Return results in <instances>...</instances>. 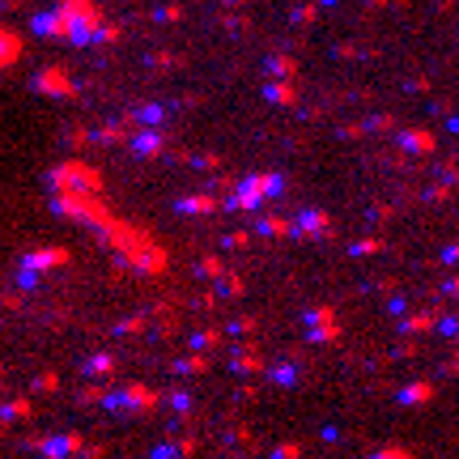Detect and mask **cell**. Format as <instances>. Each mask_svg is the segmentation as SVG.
Segmentation results:
<instances>
[{
	"instance_id": "obj_14",
	"label": "cell",
	"mask_w": 459,
	"mask_h": 459,
	"mask_svg": "<svg viewBox=\"0 0 459 459\" xmlns=\"http://www.w3.org/2000/svg\"><path fill=\"white\" fill-rule=\"evenodd\" d=\"M85 375H98V379L115 375V358H111V353H94V358L85 362Z\"/></svg>"
},
{
	"instance_id": "obj_3",
	"label": "cell",
	"mask_w": 459,
	"mask_h": 459,
	"mask_svg": "<svg viewBox=\"0 0 459 459\" xmlns=\"http://www.w3.org/2000/svg\"><path fill=\"white\" fill-rule=\"evenodd\" d=\"M51 192H102V175L85 162H60L47 170Z\"/></svg>"
},
{
	"instance_id": "obj_5",
	"label": "cell",
	"mask_w": 459,
	"mask_h": 459,
	"mask_svg": "<svg viewBox=\"0 0 459 459\" xmlns=\"http://www.w3.org/2000/svg\"><path fill=\"white\" fill-rule=\"evenodd\" d=\"M102 409H136V413H149V409H157V392L153 387H145V383H123V392H111V396H102Z\"/></svg>"
},
{
	"instance_id": "obj_12",
	"label": "cell",
	"mask_w": 459,
	"mask_h": 459,
	"mask_svg": "<svg viewBox=\"0 0 459 459\" xmlns=\"http://www.w3.org/2000/svg\"><path fill=\"white\" fill-rule=\"evenodd\" d=\"M21 60V34H13L9 26H0V68H13Z\"/></svg>"
},
{
	"instance_id": "obj_19",
	"label": "cell",
	"mask_w": 459,
	"mask_h": 459,
	"mask_svg": "<svg viewBox=\"0 0 459 459\" xmlns=\"http://www.w3.org/2000/svg\"><path fill=\"white\" fill-rule=\"evenodd\" d=\"M217 341H221V336H217V332H209V328H204V332H196V336H192V349H213V345H217Z\"/></svg>"
},
{
	"instance_id": "obj_20",
	"label": "cell",
	"mask_w": 459,
	"mask_h": 459,
	"mask_svg": "<svg viewBox=\"0 0 459 459\" xmlns=\"http://www.w3.org/2000/svg\"><path fill=\"white\" fill-rule=\"evenodd\" d=\"M94 140H102V145H115V140H123V128H102Z\"/></svg>"
},
{
	"instance_id": "obj_2",
	"label": "cell",
	"mask_w": 459,
	"mask_h": 459,
	"mask_svg": "<svg viewBox=\"0 0 459 459\" xmlns=\"http://www.w3.org/2000/svg\"><path fill=\"white\" fill-rule=\"evenodd\" d=\"M51 209L68 221H81V226L98 230V234L115 221V213L102 204V192H51Z\"/></svg>"
},
{
	"instance_id": "obj_25",
	"label": "cell",
	"mask_w": 459,
	"mask_h": 459,
	"mask_svg": "<svg viewBox=\"0 0 459 459\" xmlns=\"http://www.w3.org/2000/svg\"><path fill=\"white\" fill-rule=\"evenodd\" d=\"M170 404H175V409H179V413H187V409H192V400H187V396H183V392H179V396H170Z\"/></svg>"
},
{
	"instance_id": "obj_8",
	"label": "cell",
	"mask_w": 459,
	"mask_h": 459,
	"mask_svg": "<svg viewBox=\"0 0 459 459\" xmlns=\"http://www.w3.org/2000/svg\"><path fill=\"white\" fill-rule=\"evenodd\" d=\"M34 89L47 94V98H72V94H77V81H72L60 64H47V68L34 77Z\"/></svg>"
},
{
	"instance_id": "obj_1",
	"label": "cell",
	"mask_w": 459,
	"mask_h": 459,
	"mask_svg": "<svg viewBox=\"0 0 459 459\" xmlns=\"http://www.w3.org/2000/svg\"><path fill=\"white\" fill-rule=\"evenodd\" d=\"M102 238L111 243V251L119 255L123 268H136V272H149V277L166 268V251H162L145 230H132V226H123L119 217L102 230Z\"/></svg>"
},
{
	"instance_id": "obj_24",
	"label": "cell",
	"mask_w": 459,
	"mask_h": 459,
	"mask_svg": "<svg viewBox=\"0 0 459 459\" xmlns=\"http://www.w3.org/2000/svg\"><path fill=\"white\" fill-rule=\"evenodd\" d=\"M157 21H179V9H175V4H166V9H157Z\"/></svg>"
},
{
	"instance_id": "obj_6",
	"label": "cell",
	"mask_w": 459,
	"mask_h": 459,
	"mask_svg": "<svg viewBox=\"0 0 459 459\" xmlns=\"http://www.w3.org/2000/svg\"><path fill=\"white\" fill-rule=\"evenodd\" d=\"M30 30H34L38 38H72V13H68L64 4H55V9H47V13H34Z\"/></svg>"
},
{
	"instance_id": "obj_21",
	"label": "cell",
	"mask_w": 459,
	"mask_h": 459,
	"mask_svg": "<svg viewBox=\"0 0 459 459\" xmlns=\"http://www.w3.org/2000/svg\"><path fill=\"white\" fill-rule=\"evenodd\" d=\"M260 230H264V234H285V230H289V226H285V221H277V217H268V221H264V226H260Z\"/></svg>"
},
{
	"instance_id": "obj_13",
	"label": "cell",
	"mask_w": 459,
	"mask_h": 459,
	"mask_svg": "<svg viewBox=\"0 0 459 459\" xmlns=\"http://www.w3.org/2000/svg\"><path fill=\"white\" fill-rule=\"evenodd\" d=\"M175 209H179V213H187V217H196V213H213V209H217V200L204 192V196H183Z\"/></svg>"
},
{
	"instance_id": "obj_16",
	"label": "cell",
	"mask_w": 459,
	"mask_h": 459,
	"mask_svg": "<svg viewBox=\"0 0 459 459\" xmlns=\"http://www.w3.org/2000/svg\"><path fill=\"white\" fill-rule=\"evenodd\" d=\"M145 328H149V319L145 315H132V319L115 323V336H132V332H145Z\"/></svg>"
},
{
	"instance_id": "obj_23",
	"label": "cell",
	"mask_w": 459,
	"mask_h": 459,
	"mask_svg": "<svg viewBox=\"0 0 459 459\" xmlns=\"http://www.w3.org/2000/svg\"><path fill=\"white\" fill-rule=\"evenodd\" d=\"M136 119H145V123H157V119H162V106H145Z\"/></svg>"
},
{
	"instance_id": "obj_10",
	"label": "cell",
	"mask_w": 459,
	"mask_h": 459,
	"mask_svg": "<svg viewBox=\"0 0 459 459\" xmlns=\"http://www.w3.org/2000/svg\"><path fill=\"white\" fill-rule=\"evenodd\" d=\"M132 149H136L140 157H157V153L166 149V132H162V128H136Z\"/></svg>"
},
{
	"instance_id": "obj_22",
	"label": "cell",
	"mask_w": 459,
	"mask_h": 459,
	"mask_svg": "<svg viewBox=\"0 0 459 459\" xmlns=\"http://www.w3.org/2000/svg\"><path fill=\"white\" fill-rule=\"evenodd\" d=\"M115 38H119V26H102L98 30V43H115Z\"/></svg>"
},
{
	"instance_id": "obj_4",
	"label": "cell",
	"mask_w": 459,
	"mask_h": 459,
	"mask_svg": "<svg viewBox=\"0 0 459 459\" xmlns=\"http://www.w3.org/2000/svg\"><path fill=\"white\" fill-rule=\"evenodd\" d=\"M68 13H72V47H89V43H98V30H102V13H98V4L94 0H60Z\"/></svg>"
},
{
	"instance_id": "obj_18",
	"label": "cell",
	"mask_w": 459,
	"mask_h": 459,
	"mask_svg": "<svg viewBox=\"0 0 459 459\" xmlns=\"http://www.w3.org/2000/svg\"><path fill=\"white\" fill-rule=\"evenodd\" d=\"M34 409H30V400H13V404H4V417H13V421H21V417H30Z\"/></svg>"
},
{
	"instance_id": "obj_17",
	"label": "cell",
	"mask_w": 459,
	"mask_h": 459,
	"mask_svg": "<svg viewBox=\"0 0 459 459\" xmlns=\"http://www.w3.org/2000/svg\"><path fill=\"white\" fill-rule=\"evenodd\" d=\"M196 272H200V277H213V281H217V277H226V268H221L217 260H209V255H204V260L196 264Z\"/></svg>"
},
{
	"instance_id": "obj_11",
	"label": "cell",
	"mask_w": 459,
	"mask_h": 459,
	"mask_svg": "<svg viewBox=\"0 0 459 459\" xmlns=\"http://www.w3.org/2000/svg\"><path fill=\"white\" fill-rule=\"evenodd\" d=\"M34 447H38L43 455H77V451H85L77 434H60V438H47V443H34Z\"/></svg>"
},
{
	"instance_id": "obj_15",
	"label": "cell",
	"mask_w": 459,
	"mask_h": 459,
	"mask_svg": "<svg viewBox=\"0 0 459 459\" xmlns=\"http://www.w3.org/2000/svg\"><path fill=\"white\" fill-rule=\"evenodd\" d=\"M175 370H179V375H204V370H209V362H204V349H196L192 358H179V362H175Z\"/></svg>"
},
{
	"instance_id": "obj_9",
	"label": "cell",
	"mask_w": 459,
	"mask_h": 459,
	"mask_svg": "<svg viewBox=\"0 0 459 459\" xmlns=\"http://www.w3.org/2000/svg\"><path fill=\"white\" fill-rule=\"evenodd\" d=\"M72 255H68V247H38V251H30L26 260H21V268L26 272H51V268H64Z\"/></svg>"
},
{
	"instance_id": "obj_7",
	"label": "cell",
	"mask_w": 459,
	"mask_h": 459,
	"mask_svg": "<svg viewBox=\"0 0 459 459\" xmlns=\"http://www.w3.org/2000/svg\"><path fill=\"white\" fill-rule=\"evenodd\" d=\"M281 187V179L277 175H251L243 187H234V196H230V209H255L268 192H277Z\"/></svg>"
}]
</instances>
